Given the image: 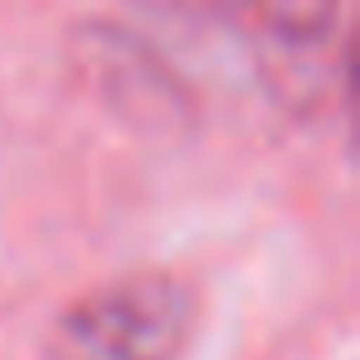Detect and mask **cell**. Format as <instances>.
Returning a JSON list of instances; mask_svg holds the SVG:
<instances>
[{
    "label": "cell",
    "mask_w": 360,
    "mask_h": 360,
    "mask_svg": "<svg viewBox=\"0 0 360 360\" xmlns=\"http://www.w3.org/2000/svg\"><path fill=\"white\" fill-rule=\"evenodd\" d=\"M249 6L286 43H318L334 27V11H339V0H249Z\"/></svg>",
    "instance_id": "2"
},
{
    "label": "cell",
    "mask_w": 360,
    "mask_h": 360,
    "mask_svg": "<svg viewBox=\"0 0 360 360\" xmlns=\"http://www.w3.org/2000/svg\"><path fill=\"white\" fill-rule=\"evenodd\" d=\"M196 302L175 276H127L90 292L53 328V360H180Z\"/></svg>",
    "instance_id": "1"
}]
</instances>
